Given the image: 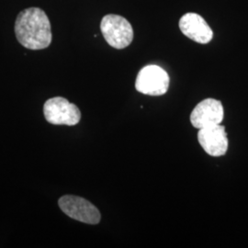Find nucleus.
Listing matches in <instances>:
<instances>
[{
  "label": "nucleus",
  "instance_id": "nucleus-2",
  "mask_svg": "<svg viewBox=\"0 0 248 248\" xmlns=\"http://www.w3.org/2000/svg\"><path fill=\"white\" fill-rule=\"evenodd\" d=\"M100 30L108 45L115 49H124L133 42V27L126 18L120 15H106L101 20Z\"/></svg>",
  "mask_w": 248,
  "mask_h": 248
},
{
  "label": "nucleus",
  "instance_id": "nucleus-3",
  "mask_svg": "<svg viewBox=\"0 0 248 248\" xmlns=\"http://www.w3.org/2000/svg\"><path fill=\"white\" fill-rule=\"evenodd\" d=\"M169 74L162 67L155 64L144 66L139 72L135 81V89L144 95L162 96L169 87Z\"/></svg>",
  "mask_w": 248,
  "mask_h": 248
},
{
  "label": "nucleus",
  "instance_id": "nucleus-6",
  "mask_svg": "<svg viewBox=\"0 0 248 248\" xmlns=\"http://www.w3.org/2000/svg\"><path fill=\"white\" fill-rule=\"evenodd\" d=\"M223 107L220 100L206 98L194 108L190 114V123L196 129H203L222 124Z\"/></svg>",
  "mask_w": 248,
  "mask_h": 248
},
{
  "label": "nucleus",
  "instance_id": "nucleus-5",
  "mask_svg": "<svg viewBox=\"0 0 248 248\" xmlns=\"http://www.w3.org/2000/svg\"><path fill=\"white\" fill-rule=\"evenodd\" d=\"M58 205L62 213L72 219L88 224H98L101 215L98 208L84 198L78 196H62Z\"/></svg>",
  "mask_w": 248,
  "mask_h": 248
},
{
  "label": "nucleus",
  "instance_id": "nucleus-1",
  "mask_svg": "<svg viewBox=\"0 0 248 248\" xmlns=\"http://www.w3.org/2000/svg\"><path fill=\"white\" fill-rule=\"evenodd\" d=\"M15 33L18 43L30 50L45 49L53 40L51 22L45 11L39 8H29L18 14Z\"/></svg>",
  "mask_w": 248,
  "mask_h": 248
},
{
  "label": "nucleus",
  "instance_id": "nucleus-8",
  "mask_svg": "<svg viewBox=\"0 0 248 248\" xmlns=\"http://www.w3.org/2000/svg\"><path fill=\"white\" fill-rule=\"evenodd\" d=\"M181 32L198 44L206 45L213 40V31L207 21L197 13H186L179 20Z\"/></svg>",
  "mask_w": 248,
  "mask_h": 248
},
{
  "label": "nucleus",
  "instance_id": "nucleus-4",
  "mask_svg": "<svg viewBox=\"0 0 248 248\" xmlns=\"http://www.w3.org/2000/svg\"><path fill=\"white\" fill-rule=\"evenodd\" d=\"M45 120L53 125L75 126L81 120V112L77 105L62 97L48 99L44 105Z\"/></svg>",
  "mask_w": 248,
  "mask_h": 248
},
{
  "label": "nucleus",
  "instance_id": "nucleus-7",
  "mask_svg": "<svg viewBox=\"0 0 248 248\" xmlns=\"http://www.w3.org/2000/svg\"><path fill=\"white\" fill-rule=\"evenodd\" d=\"M198 140L203 150L212 156H222L228 150L227 133L225 127L221 124L201 129L198 133Z\"/></svg>",
  "mask_w": 248,
  "mask_h": 248
}]
</instances>
